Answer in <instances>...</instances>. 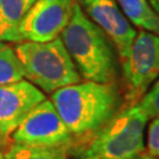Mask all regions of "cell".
Segmentation results:
<instances>
[{
  "label": "cell",
  "instance_id": "4fadbf2b",
  "mask_svg": "<svg viewBox=\"0 0 159 159\" xmlns=\"http://www.w3.org/2000/svg\"><path fill=\"white\" fill-rule=\"evenodd\" d=\"M24 78V70L16 50L0 40V85L11 84Z\"/></svg>",
  "mask_w": 159,
  "mask_h": 159
},
{
  "label": "cell",
  "instance_id": "9c48e42d",
  "mask_svg": "<svg viewBox=\"0 0 159 159\" xmlns=\"http://www.w3.org/2000/svg\"><path fill=\"white\" fill-rule=\"evenodd\" d=\"M46 97L27 80L0 85V138L7 139Z\"/></svg>",
  "mask_w": 159,
  "mask_h": 159
},
{
  "label": "cell",
  "instance_id": "52a82bcc",
  "mask_svg": "<svg viewBox=\"0 0 159 159\" xmlns=\"http://www.w3.org/2000/svg\"><path fill=\"white\" fill-rule=\"evenodd\" d=\"M74 2L75 0H35L19 26L21 40L46 43L58 38L71 20Z\"/></svg>",
  "mask_w": 159,
  "mask_h": 159
},
{
  "label": "cell",
  "instance_id": "ac0fdd59",
  "mask_svg": "<svg viewBox=\"0 0 159 159\" xmlns=\"http://www.w3.org/2000/svg\"><path fill=\"white\" fill-rule=\"evenodd\" d=\"M2 158H4V153H2L1 150H0V159H2Z\"/></svg>",
  "mask_w": 159,
  "mask_h": 159
},
{
  "label": "cell",
  "instance_id": "2e32d148",
  "mask_svg": "<svg viewBox=\"0 0 159 159\" xmlns=\"http://www.w3.org/2000/svg\"><path fill=\"white\" fill-rule=\"evenodd\" d=\"M148 2L151 4V6L153 7V10L158 13L159 16V0H148Z\"/></svg>",
  "mask_w": 159,
  "mask_h": 159
},
{
  "label": "cell",
  "instance_id": "277c9868",
  "mask_svg": "<svg viewBox=\"0 0 159 159\" xmlns=\"http://www.w3.org/2000/svg\"><path fill=\"white\" fill-rule=\"evenodd\" d=\"M14 50L23 66L24 77L46 93L81 80L60 37L46 43L23 41Z\"/></svg>",
  "mask_w": 159,
  "mask_h": 159
},
{
  "label": "cell",
  "instance_id": "7a4b0ae2",
  "mask_svg": "<svg viewBox=\"0 0 159 159\" xmlns=\"http://www.w3.org/2000/svg\"><path fill=\"white\" fill-rule=\"evenodd\" d=\"M60 38L83 78L102 84L113 83L117 63L111 40L86 16L77 1Z\"/></svg>",
  "mask_w": 159,
  "mask_h": 159
},
{
  "label": "cell",
  "instance_id": "e0dca14e",
  "mask_svg": "<svg viewBox=\"0 0 159 159\" xmlns=\"http://www.w3.org/2000/svg\"><path fill=\"white\" fill-rule=\"evenodd\" d=\"M139 159H159V158H156V157H151V156H148V154H144L143 153Z\"/></svg>",
  "mask_w": 159,
  "mask_h": 159
},
{
  "label": "cell",
  "instance_id": "5b68a950",
  "mask_svg": "<svg viewBox=\"0 0 159 159\" xmlns=\"http://www.w3.org/2000/svg\"><path fill=\"white\" fill-rule=\"evenodd\" d=\"M123 74L126 99L133 105L159 77V35L144 30L137 33L123 60Z\"/></svg>",
  "mask_w": 159,
  "mask_h": 159
},
{
  "label": "cell",
  "instance_id": "9a60e30c",
  "mask_svg": "<svg viewBox=\"0 0 159 159\" xmlns=\"http://www.w3.org/2000/svg\"><path fill=\"white\" fill-rule=\"evenodd\" d=\"M148 154L159 158V117L152 118L148 134Z\"/></svg>",
  "mask_w": 159,
  "mask_h": 159
},
{
  "label": "cell",
  "instance_id": "8fae6325",
  "mask_svg": "<svg viewBox=\"0 0 159 159\" xmlns=\"http://www.w3.org/2000/svg\"><path fill=\"white\" fill-rule=\"evenodd\" d=\"M129 21L144 31L159 35V16L148 0H116Z\"/></svg>",
  "mask_w": 159,
  "mask_h": 159
},
{
  "label": "cell",
  "instance_id": "ba28073f",
  "mask_svg": "<svg viewBox=\"0 0 159 159\" xmlns=\"http://www.w3.org/2000/svg\"><path fill=\"white\" fill-rule=\"evenodd\" d=\"M85 14L113 43L124 60L137 35L136 29L124 16L116 0H75Z\"/></svg>",
  "mask_w": 159,
  "mask_h": 159
},
{
  "label": "cell",
  "instance_id": "6da1fadb",
  "mask_svg": "<svg viewBox=\"0 0 159 159\" xmlns=\"http://www.w3.org/2000/svg\"><path fill=\"white\" fill-rule=\"evenodd\" d=\"M51 102L73 137L89 140L119 112L116 83L85 81L54 91Z\"/></svg>",
  "mask_w": 159,
  "mask_h": 159
},
{
  "label": "cell",
  "instance_id": "30bf717a",
  "mask_svg": "<svg viewBox=\"0 0 159 159\" xmlns=\"http://www.w3.org/2000/svg\"><path fill=\"white\" fill-rule=\"evenodd\" d=\"M35 0H0V40L21 43L19 26Z\"/></svg>",
  "mask_w": 159,
  "mask_h": 159
},
{
  "label": "cell",
  "instance_id": "8992f818",
  "mask_svg": "<svg viewBox=\"0 0 159 159\" xmlns=\"http://www.w3.org/2000/svg\"><path fill=\"white\" fill-rule=\"evenodd\" d=\"M14 144L70 148L74 137L65 125L51 100H43L29 113L23 123L12 133Z\"/></svg>",
  "mask_w": 159,
  "mask_h": 159
},
{
  "label": "cell",
  "instance_id": "7c38bea8",
  "mask_svg": "<svg viewBox=\"0 0 159 159\" xmlns=\"http://www.w3.org/2000/svg\"><path fill=\"white\" fill-rule=\"evenodd\" d=\"M2 159H68V148L14 144L4 153Z\"/></svg>",
  "mask_w": 159,
  "mask_h": 159
},
{
  "label": "cell",
  "instance_id": "3957f363",
  "mask_svg": "<svg viewBox=\"0 0 159 159\" xmlns=\"http://www.w3.org/2000/svg\"><path fill=\"white\" fill-rule=\"evenodd\" d=\"M148 120L139 104L119 111L77 151L79 159H139L144 153V131Z\"/></svg>",
  "mask_w": 159,
  "mask_h": 159
},
{
  "label": "cell",
  "instance_id": "5bb4252c",
  "mask_svg": "<svg viewBox=\"0 0 159 159\" xmlns=\"http://www.w3.org/2000/svg\"><path fill=\"white\" fill-rule=\"evenodd\" d=\"M138 104L148 114V119L159 117V79L151 87V90L143 97L142 102Z\"/></svg>",
  "mask_w": 159,
  "mask_h": 159
}]
</instances>
